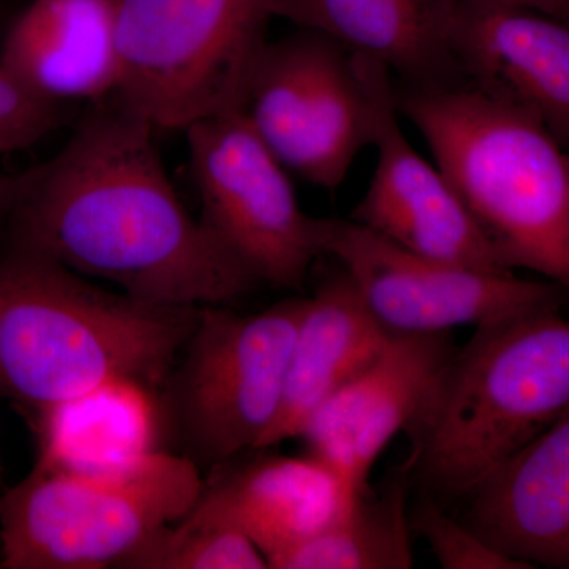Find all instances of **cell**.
Instances as JSON below:
<instances>
[{"mask_svg":"<svg viewBox=\"0 0 569 569\" xmlns=\"http://www.w3.org/2000/svg\"><path fill=\"white\" fill-rule=\"evenodd\" d=\"M468 212L511 271L569 293V152L529 112L466 84L396 89Z\"/></svg>","mask_w":569,"mask_h":569,"instance_id":"obj_3","label":"cell"},{"mask_svg":"<svg viewBox=\"0 0 569 569\" xmlns=\"http://www.w3.org/2000/svg\"><path fill=\"white\" fill-rule=\"evenodd\" d=\"M116 567L144 569H264L268 560L241 531L219 527H163Z\"/></svg>","mask_w":569,"mask_h":569,"instance_id":"obj_21","label":"cell"},{"mask_svg":"<svg viewBox=\"0 0 569 569\" xmlns=\"http://www.w3.org/2000/svg\"><path fill=\"white\" fill-rule=\"evenodd\" d=\"M306 299L254 316L201 307L179 372V410L194 451L224 462L258 449L282 406Z\"/></svg>","mask_w":569,"mask_h":569,"instance_id":"obj_10","label":"cell"},{"mask_svg":"<svg viewBox=\"0 0 569 569\" xmlns=\"http://www.w3.org/2000/svg\"><path fill=\"white\" fill-rule=\"evenodd\" d=\"M200 309L111 293L11 247L0 258V397L33 419L119 385L160 387Z\"/></svg>","mask_w":569,"mask_h":569,"instance_id":"obj_2","label":"cell"},{"mask_svg":"<svg viewBox=\"0 0 569 569\" xmlns=\"http://www.w3.org/2000/svg\"><path fill=\"white\" fill-rule=\"evenodd\" d=\"M203 488L192 460L152 448L100 467L39 459L0 497V568L116 567L181 520Z\"/></svg>","mask_w":569,"mask_h":569,"instance_id":"obj_5","label":"cell"},{"mask_svg":"<svg viewBox=\"0 0 569 569\" xmlns=\"http://www.w3.org/2000/svg\"><path fill=\"white\" fill-rule=\"evenodd\" d=\"M0 477H2V470H0Z\"/></svg>","mask_w":569,"mask_h":569,"instance_id":"obj_26","label":"cell"},{"mask_svg":"<svg viewBox=\"0 0 569 569\" xmlns=\"http://www.w3.org/2000/svg\"><path fill=\"white\" fill-rule=\"evenodd\" d=\"M413 527L426 539L445 569H531L512 559L466 523L448 516L433 501H425L413 516Z\"/></svg>","mask_w":569,"mask_h":569,"instance_id":"obj_22","label":"cell"},{"mask_svg":"<svg viewBox=\"0 0 569 569\" xmlns=\"http://www.w3.org/2000/svg\"><path fill=\"white\" fill-rule=\"evenodd\" d=\"M455 351L445 335H392L377 358L329 397L306 422L310 456L355 493L389 441L410 429Z\"/></svg>","mask_w":569,"mask_h":569,"instance_id":"obj_12","label":"cell"},{"mask_svg":"<svg viewBox=\"0 0 569 569\" xmlns=\"http://www.w3.org/2000/svg\"><path fill=\"white\" fill-rule=\"evenodd\" d=\"M468 526L529 567L569 569V410L470 493Z\"/></svg>","mask_w":569,"mask_h":569,"instance_id":"obj_15","label":"cell"},{"mask_svg":"<svg viewBox=\"0 0 569 569\" xmlns=\"http://www.w3.org/2000/svg\"><path fill=\"white\" fill-rule=\"evenodd\" d=\"M451 50L458 84L529 112L569 152V22L459 0Z\"/></svg>","mask_w":569,"mask_h":569,"instance_id":"obj_13","label":"cell"},{"mask_svg":"<svg viewBox=\"0 0 569 569\" xmlns=\"http://www.w3.org/2000/svg\"><path fill=\"white\" fill-rule=\"evenodd\" d=\"M353 58L372 107L377 164L351 220L425 257L482 271L512 272L447 176L407 140L391 71L369 56L353 52Z\"/></svg>","mask_w":569,"mask_h":569,"instance_id":"obj_11","label":"cell"},{"mask_svg":"<svg viewBox=\"0 0 569 569\" xmlns=\"http://www.w3.org/2000/svg\"><path fill=\"white\" fill-rule=\"evenodd\" d=\"M406 475L377 496L369 489L316 537L269 560L274 569H408L413 567Z\"/></svg>","mask_w":569,"mask_h":569,"instance_id":"obj_19","label":"cell"},{"mask_svg":"<svg viewBox=\"0 0 569 569\" xmlns=\"http://www.w3.org/2000/svg\"><path fill=\"white\" fill-rule=\"evenodd\" d=\"M241 110L287 170L321 189L343 183L372 144V107L353 52L325 33L268 40Z\"/></svg>","mask_w":569,"mask_h":569,"instance_id":"obj_7","label":"cell"},{"mask_svg":"<svg viewBox=\"0 0 569 569\" xmlns=\"http://www.w3.org/2000/svg\"><path fill=\"white\" fill-rule=\"evenodd\" d=\"M61 103L37 96L0 62V153L36 144L61 123Z\"/></svg>","mask_w":569,"mask_h":569,"instance_id":"obj_23","label":"cell"},{"mask_svg":"<svg viewBox=\"0 0 569 569\" xmlns=\"http://www.w3.org/2000/svg\"><path fill=\"white\" fill-rule=\"evenodd\" d=\"M459 0H276L274 18L378 59L406 88L458 84L451 28Z\"/></svg>","mask_w":569,"mask_h":569,"instance_id":"obj_17","label":"cell"},{"mask_svg":"<svg viewBox=\"0 0 569 569\" xmlns=\"http://www.w3.org/2000/svg\"><path fill=\"white\" fill-rule=\"evenodd\" d=\"M358 496L316 456H266L203 488L178 522L241 531L269 563L328 529Z\"/></svg>","mask_w":569,"mask_h":569,"instance_id":"obj_14","label":"cell"},{"mask_svg":"<svg viewBox=\"0 0 569 569\" xmlns=\"http://www.w3.org/2000/svg\"><path fill=\"white\" fill-rule=\"evenodd\" d=\"M40 458L59 466H108L151 449L146 389L119 385L33 418Z\"/></svg>","mask_w":569,"mask_h":569,"instance_id":"obj_20","label":"cell"},{"mask_svg":"<svg viewBox=\"0 0 569 569\" xmlns=\"http://www.w3.org/2000/svg\"><path fill=\"white\" fill-rule=\"evenodd\" d=\"M156 130L112 96L93 102L62 151L22 173L11 247L153 305L236 301L260 280L187 211Z\"/></svg>","mask_w":569,"mask_h":569,"instance_id":"obj_1","label":"cell"},{"mask_svg":"<svg viewBox=\"0 0 569 569\" xmlns=\"http://www.w3.org/2000/svg\"><path fill=\"white\" fill-rule=\"evenodd\" d=\"M0 62L51 102L107 99L119 80L116 0H32Z\"/></svg>","mask_w":569,"mask_h":569,"instance_id":"obj_16","label":"cell"},{"mask_svg":"<svg viewBox=\"0 0 569 569\" xmlns=\"http://www.w3.org/2000/svg\"><path fill=\"white\" fill-rule=\"evenodd\" d=\"M556 309L479 326L452 353L410 426V467L470 496L569 410V317Z\"/></svg>","mask_w":569,"mask_h":569,"instance_id":"obj_4","label":"cell"},{"mask_svg":"<svg viewBox=\"0 0 569 569\" xmlns=\"http://www.w3.org/2000/svg\"><path fill=\"white\" fill-rule=\"evenodd\" d=\"M392 335L370 312L346 272L325 280L306 299L282 406L258 449L299 437L318 408L369 366Z\"/></svg>","mask_w":569,"mask_h":569,"instance_id":"obj_18","label":"cell"},{"mask_svg":"<svg viewBox=\"0 0 569 569\" xmlns=\"http://www.w3.org/2000/svg\"><path fill=\"white\" fill-rule=\"evenodd\" d=\"M276 0H116L111 93L157 130L241 110Z\"/></svg>","mask_w":569,"mask_h":569,"instance_id":"obj_6","label":"cell"},{"mask_svg":"<svg viewBox=\"0 0 569 569\" xmlns=\"http://www.w3.org/2000/svg\"><path fill=\"white\" fill-rule=\"evenodd\" d=\"M321 254L336 258L370 312L395 335H445L556 309L559 284L447 263L395 244L355 220L318 219Z\"/></svg>","mask_w":569,"mask_h":569,"instance_id":"obj_9","label":"cell"},{"mask_svg":"<svg viewBox=\"0 0 569 569\" xmlns=\"http://www.w3.org/2000/svg\"><path fill=\"white\" fill-rule=\"evenodd\" d=\"M183 133L201 222L260 283L299 290L321 252L318 219L299 208L287 168L242 110L204 119Z\"/></svg>","mask_w":569,"mask_h":569,"instance_id":"obj_8","label":"cell"},{"mask_svg":"<svg viewBox=\"0 0 569 569\" xmlns=\"http://www.w3.org/2000/svg\"><path fill=\"white\" fill-rule=\"evenodd\" d=\"M463 2L501 7V9L538 11V13L569 22V0H463Z\"/></svg>","mask_w":569,"mask_h":569,"instance_id":"obj_24","label":"cell"},{"mask_svg":"<svg viewBox=\"0 0 569 569\" xmlns=\"http://www.w3.org/2000/svg\"><path fill=\"white\" fill-rule=\"evenodd\" d=\"M21 174H0V230L9 227L11 213L20 197Z\"/></svg>","mask_w":569,"mask_h":569,"instance_id":"obj_25","label":"cell"}]
</instances>
